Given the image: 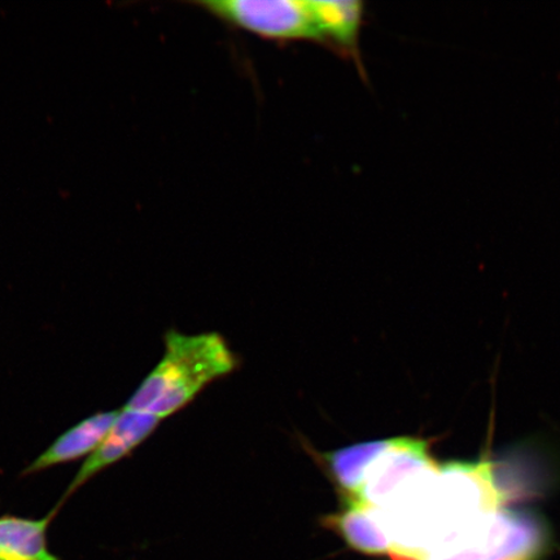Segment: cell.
<instances>
[{
    "mask_svg": "<svg viewBox=\"0 0 560 560\" xmlns=\"http://www.w3.org/2000/svg\"><path fill=\"white\" fill-rule=\"evenodd\" d=\"M545 546V530L536 517L500 510L489 524L488 560H537Z\"/></svg>",
    "mask_w": 560,
    "mask_h": 560,
    "instance_id": "5b68a950",
    "label": "cell"
},
{
    "mask_svg": "<svg viewBox=\"0 0 560 560\" xmlns=\"http://www.w3.org/2000/svg\"><path fill=\"white\" fill-rule=\"evenodd\" d=\"M387 445L388 440L369 441L324 455L326 467L341 495L355 497L360 492L368 468Z\"/></svg>",
    "mask_w": 560,
    "mask_h": 560,
    "instance_id": "30bf717a",
    "label": "cell"
},
{
    "mask_svg": "<svg viewBox=\"0 0 560 560\" xmlns=\"http://www.w3.org/2000/svg\"><path fill=\"white\" fill-rule=\"evenodd\" d=\"M159 417L137 410L122 408L118 412L114 425L104 438L97 450L90 455L85 464L75 475L72 485L69 486L67 493L62 497L66 501L77 489L85 486L90 479L105 470V468L116 465L117 462L129 457V455L142 445L161 423Z\"/></svg>",
    "mask_w": 560,
    "mask_h": 560,
    "instance_id": "277c9868",
    "label": "cell"
},
{
    "mask_svg": "<svg viewBox=\"0 0 560 560\" xmlns=\"http://www.w3.org/2000/svg\"><path fill=\"white\" fill-rule=\"evenodd\" d=\"M322 45L331 47L345 58L352 59L362 70L360 34L365 4L359 0H312Z\"/></svg>",
    "mask_w": 560,
    "mask_h": 560,
    "instance_id": "ba28073f",
    "label": "cell"
},
{
    "mask_svg": "<svg viewBox=\"0 0 560 560\" xmlns=\"http://www.w3.org/2000/svg\"><path fill=\"white\" fill-rule=\"evenodd\" d=\"M120 410L101 411L81 420L54 441L23 472L34 475L69 462L90 457L114 425Z\"/></svg>",
    "mask_w": 560,
    "mask_h": 560,
    "instance_id": "52a82bcc",
    "label": "cell"
},
{
    "mask_svg": "<svg viewBox=\"0 0 560 560\" xmlns=\"http://www.w3.org/2000/svg\"><path fill=\"white\" fill-rule=\"evenodd\" d=\"M439 468L429 454L425 441L415 438L388 439V445L370 465L360 492L352 499L381 509L425 476L438 472Z\"/></svg>",
    "mask_w": 560,
    "mask_h": 560,
    "instance_id": "3957f363",
    "label": "cell"
},
{
    "mask_svg": "<svg viewBox=\"0 0 560 560\" xmlns=\"http://www.w3.org/2000/svg\"><path fill=\"white\" fill-rule=\"evenodd\" d=\"M237 360L220 334L165 335V353L124 408L165 419L184 409L208 384L226 376Z\"/></svg>",
    "mask_w": 560,
    "mask_h": 560,
    "instance_id": "6da1fadb",
    "label": "cell"
},
{
    "mask_svg": "<svg viewBox=\"0 0 560 560\" xmlns=\"http://www.w3.org/2000/svg\"><path fill=\"white\" fill-rule=\"evenodd\" d=\"M58 511L59 506L39 520L0 516V560H61L47 540L48 527Z\"/></svg>",
    "mask_w": 560,
    "mask_h": 560,
    "instance_id": "9c48e42d",
    "label": "cell"
},
{
    "mask_svg": "<svg viewBox=\"0 0 560 560\" xmlns=\"http://www.w3.org/2000/svg\"><path fill=\"white\" fill-rule=\"evenodd\" d=\"M342 508L339 513L324 517L325 527L338 534L350 549L361 555L380 557L392 556L394 542L385 535L377 521L380 509L368 505L352 497L341 495Z\"/></svg>",
    "mask_w": 560,
    "mask_h": 560,
    "instance_id": "8992f818",
    "label": "cell"
},
{
    "mask_svg": "<svg viewBox=\"0 0 560 560\" xmlns=\"http://www.w3.org/2000/svg\"><path fill=\"white\" fill-rule=\"evenodd\" d=\"M194 4L223 23L265 39L322 45L312 0H200Z\"/></svg>",
    "mask_w": 560,
    "mask_h": 560,
    "instance_id": "7a4b0ae2",
    "label": "cell"
}]
</instances>
